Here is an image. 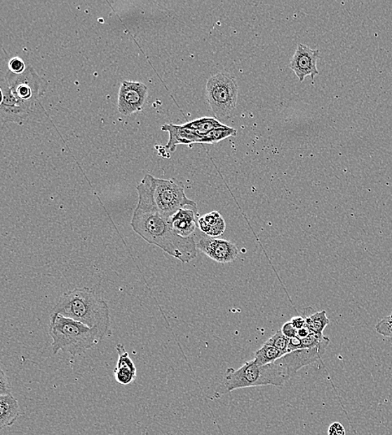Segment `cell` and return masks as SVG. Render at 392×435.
I'll use <instances>...</instances> for the list:
<instances>
[{"mask_svg":"<svg viewBox=\"0 0 392 435\" xmlns=\"http://www.w3.org/2000/svg\"><path fill=\"white\" fill-rule=\"evenodd\" d=\"M154 177L147 174L137 185L138 203L130 225L150 245L161 248L182 263H189L197 256L195 237L178 236L169 220L161 214L154 201Z\"/></svg>","mask_w":392,"mask_h":435,"instance_id":"obj_1","label":"cell"},{"mask_svg":"<svg viewBox=\"0 0 392 435\" xmlns=\"http://www.w3.org/2000/svg\"><path fill=\"white\" fill-rule=\"evenodd\" d=\"M60 314L97 329L107 337L111 334L110 311L108 304L94 290L76 288L60 297L51 315Z\"/></svg>","mask_w":392,"mask_h":435,"instance_id":"obj_2","label":"cell"},{"mask_svg":"<svg viewBox=\"0 0 392 435\" xmlns=\"http://www.w3.org/2000/svg\"><path fill=\"white\" fill-rule=\"evenodd\" d=\"M49 334L54 354L62 351L73 356L84 354L106 337L101 330L60 314L51 315Z\"/></svg>","mask_w":392,"mask_h":435,"instance_id":"obj_3","label":"cell"},{"mask_svg":"<svg viewBox=\"0 0 392 435\" xmlns=\"http://www.w3.org/2000/svg\"><path fill=\"white\" fill-rule=\"evenodd\" d=\"M285 370L276 362L267 365L256 364L254 360L248 361L238 369L228 368L225 372L223 386L224 393L239 389L259 386H276L283 388L290 381Z\"/></svg>","mask_w":392,"mask_h":435,"instance_id":"obj_4","label":"cell"},{"mask_svg":"<svg viewBox=\"0 0 392 435\" xmlns=\"http://www.w3.org/2000/svg\"><path fill=\"white\" fill-rule=\"evenodd\" d=\"M238 94L237 82L229 74L217 73L207 82L208 102L217 119H226L232 114L237 106Z\"/></svg>","mask_w":392,"mask_h":435,"instance_id":"obj_5","label":"cell"},{"mask_svg":"<svg viewBox=\"0 0 392 435\" xmlns=\"http://www.w3.org/2000/svg\"><path fill=\"white\" fill-rule=\"evenodd\" d=\"M154 198L161 214L168 220L182 208H198L197 203L187 197L184 184L174 178H154Z\"/></svg>","mask_w":392,"mask_h":435,"instance_id":"obj_6","label":"cell"},{"mask_svg":"<svg viewBox=\"0 0 392 435\" xmlns=\"http://www.w3.org/2000/svg\"><path fill=\"white\" fill-rule=\"evenodd\" d=\"M6 79L15 98L34 113L46 89V83L39 76L36 69L29 67L20 75L10 72Z\"/></svg>","mask_w":392,"mask_h":435,"instance_id":"obj_7","label":"cell"},{"mask_svg":"<svg viewBox=\"0 0 392 435\" xmlns=\"http://www.w3.org/2000/svg\"><path fill=\"white\" fill-rule=\"evenodd\" d=\"M330 342V338L325 337L317 347L289 352V354L277 360V362L284 368L287 376L290 380L302 368L316 363L319 361L322 362V356L325 354Z\"/></svg>","mask_w":392,"mask_h":435,"instance_id":"obj_8","label":"cell"},{"mask_svg":"<svg viewBox=\"0 0 392 435\" xmlns=\"http://www.w3.org/2000/svg\"><path fill=\"white\" fill-rule=\"evenodd\" d=\"M147 86L140 82L123 81L119 95V110L130 116L142 110L147 98Z\"/></svg>","mask_w":392,"mask_h":435,"instance_id":"obj_9","label":"cell"},{"mask_svg":"<svg viewBox=\"0 0 392 435\" xmlns=\"http://www.w3.org/2000/svg\"><path fill=\"white\" fill-rule=\"evenodd\" d=\"M195 241L198 250L217 263L227 264L238 258V247L231 241L208 236L204 234L195 239Z\"/></svg>","mask_w":392,"mask_h":435,"instance_id":"obj_10","label":"cell"},{"mask_svg":"<svg viewBox=\"0 0 392 435\" xmlns=\"http://www.w3.org/2000/svg\"><path fill=\"white\" fill-rule=\"evenodd\" d=\"M1 95L0 116L3 121L23 124L29 119L33 112L26 108L13 95L6 78H3L1 81Z\"/></svg>","mask_w":392,"mask_h":435,"instance_id":"obj_11","label":"cell"},{"mask_svg":"<svg viewBox=\"0 0 392 435\" xmlns=\"http://www.w3.org/2000/svg\"><path fill=\"white\" fill-rule=\"evenodd\" d=\"M319 58V50H312L311 48L303 44H299L290 64V68L300 81H304L308 76H310L311 80L313 81L315 77L319 75V71L317 69V62Z\"/></svg>","mask_w":392,"mask_h":435,"instance_id":"obj_12","label":"cell"},{"mask_svg":"<svg viewBox=\"0 0 392 435\" xmlns=\"http://www.w3.org/2000/svg\"><path fill=\"white\" fill-rule=\"evenodd\" d=\"M198 210L194 208H184L170 218L169 222L173 229L182 237L194 236L198 228Z\"/></svg>","mask_w":392,"mask_h":435,"instance_id":"obj_13","label":"cell"},{"mask_svg":"<svg viewBox=\"0 0 392 435\" xmlns=\"http://www.w3.org/2000/svg\"><path fill=\"white\" fill-rule=\"evenodd\" d=\"M162 130L169 133V141L165 147L171 152L175 151L178 145L191 146L194 143H202L203 137L185 127L184 124H165Z\"/></svg>","mask_w":392,"mask_h":435,"instance_id":"obj_14","label":"cell"},{"mask_svg":"<svg viewBox=\"0 0 392 435\" xmlns=\"http://www.w3.org/2000/svg\"><path fill=\"white\" fill-rule=\"evenodd\" d=\"M116 348L119 361L114 370L115 380L121 385L130 384L136 380L137 368L123 344L116 345Z\"/></svg>","mask_w":392,"mask_h":435,"instance_id":"obj_15","label":"cell"},{"mask_svg":"<svg viewBox=\"0 0 392 435\" xmlns=\"http://www.w3.org/2000/svg\"><path fill=\"white\" fill-rule=\"evenodd\" d=\"M20 415L18 401L12 394L0 396V428L11 427Z\"/></svg>","mask_w":392,"mask_h":435,"instance_id":"obj_16","label":"cell"},{"mask_svg":"<svg viewBox=\"0 0 392 435\" xmlns=\"http://www.w3.org/2000/svg\"><path fill=\"white\" fill-rule=\"evenodd\" d=\"M198 228L206 236L216 238L224 233L226 223L219 212L212 211L199 218Z\"/></svg>","mask_w":392,"mask_h":435,"instance_id":"obj_17","label":"cell"},{"mask_svg":"<svg viewBox=\"0 0 392 435\" xmlns=\"http://www.w3.org/2000/svg\"><path fill=\"white\" fill-rule=\"evenodd\" d=\"M313 308L308 307L304 311V319L306 321L307 328H310L313 333L318 336L324 337V330L330 321L325 311L311 313Z\"/></svg>","mask_w":392,"mask_h":435,"instance_id":"obj_18","label":"cell"},{"mask_svg":"<svg viewBox=\"0 0 392 435\" xmlns=\"http://www.w3.org/2000/svg\"><path fill=\"white\" fill-rule=\"evenodd\" d=\"M184 125L187 128L194 130L200 136L203 137L212 132V130L222 127L224 124L222 123L219 119H215V117L204 116L201 117V119L189 121V123H187Z\"/></svg>","mask_w":392,"mask_h":435,"instance_id":"obj_19","label":"cell"},{"mask_svg":"<svg viewBox=\"0 0 392 435\" xmlns=\"http://www.w3.org/2000/svg\"><path fill=\"white\" fill-rule=\"evenodd\" d=\"M285 355V352L264 343L262 347L255 352V359L252 360L255 361L256 364L263 366V365L276 362L277 360L281 359Z\"/></svg>","mask_w":392,"mask_h":435,"instance_id":"obj_20","label":"cell"},{"mask_svg":"<svg viewBox=\"0 0 392 435\" xmlns=\"http://www.w3.org/2000/svg\"><path fill=\"white\" fill-rule=\"evenodd\" d=\"M237 130L223 125L222 127L212 130V132L203 137L202 143L205 145H216V143L225 140L230 137H235Z\"/></svg>","mask_w":392,"mask_h":435,"instance_id":"obj_21","label":"cell"},{"mask_svg":"<svg viewBox=\"0 0 392 435\" xmlns=\"http://www.w3.org/2000/svg\"><path fill=\"white\" fill-rule=\"evenodd\" d=\"M269 346L277 348V349L285 352V354H288V347L290 344V338L286 337L281 330H278L276 334L273 335L271 337L268 339L265 342Z\"/></svg>","mask_w":392,"mask_h":435,"instance_id":"obj_22","label":"cell"},{"mask_svg":"<svg viewBox=\"0 0 392 435\" xmlns=\"http://www.w3.org/2000/svg\"><path fill=\"white\" fill-rule=\"evenodd\" d=\"M377 333L382 336L392 338V312L389 316H385L374 326Z\"/></svg>","mask_w":392,"mask_h":435,"instance_id":"obj_23","label":"cell"},{"mask_svg":"<svg viewBox=\"0 0 392 435\" xmlns=\"http://www.w3.org/2000/svg\"><path fill=\"white\" fill-rule=\"evenodd\" d=\"M8 69H10L11 72L16 74V75H20L27 68H26L23 60L20 58H14L8 62Z\"/></svg>","mask_w":392,"mask_h":435,"instance_id":"obj_24","label":"cell"},{"mask_svg":"<svg viewBox=\"0 0 392 435\" xmlns=\"http://www.w3.org/2000/svg\"><path fill=\"white\" fill-rule=\"evenodd\" d=\"M324 337L318 336L316 333H311L310 336L302 339V349H306V348L316 347L320 344Z\"/></svg>","mask_w":392,"mask_h":435,"instance_id":"obj_25","label":"cell"},{"mask_svg":"<svg viewBox=\"0 0 392 435\" xmlns=\"http://www.w3.org/2000/svg\"><path fill=\"white\" fill-rule=\"evenodd\" d=\"M0 374H1V375H0V396L11 394L12 388L11 382L8 380L3 369H1V373H0Z\"/></svg>","mask_w":392,"mask_h":435,"instance_id":"obj_26","label":"cell"},{"mask_svg":"<svg viewBox=\"0 0 392 435\" xmlns=\"http://www.w3.org/2000/svg\"><path fill=\"white\" fill-rule=\"evenodd\" d=\"M281 332L285 335L286 337L290 339L297 336V329H296L291 321H287L286 323L283 325Z\"/></svg>","mask_w":392,"mask_h":435,"instance_id":"obj_27","label":"cell"},{"mask_svg":"<svg viewBox=\"0 0 392 435\" xmlns=\"http://www.w3.org/2000/svg\"><path fill=\"white\" fill-rule=\"evenodd\" d=\"M328 435H346V429L339 422H334L329 427Z\"/></svg>","mask_w":392,"mask_h":435,"instance_id":"obj_28","label":"cell"},{"mask_svg":"<svg viewBox=\"0 0 392 435\" xmlns=\"http://www.w3.org/2000/svg\"><path fill=\"white\" fill-rule=\"evenodd\" d=\"M302 339H300L297 336L290 339V344L288 347V351H287L288 352V354L289 352H294L295 350L302 349Z\"/></svg>","mask_w":392,"mask_h":435,"instance_id":"obj_29","label":"cell"},{"mask_svg":"<svg viewBox=\"0 0 392 435\" xmlns=\"http://www.w3.org/2000/svg\"><path fill=\"white\" fill-rule=\"evenodd\" d=\"M290 321L292 324L294 325L295 328L297 330L303 328L304 326H306V319H304V317L303 316H295L290 320Z\"/></svg>","mask_w":392,"mask_h":435,"instance_id":"obj_30","label":"cell"},{"mask_svg":"<svg viewBox=\"0 0 392 435\" xmlns=\"http://www.w3.org/2000/svg\"><path fill=\"white\" fill-rule=\"evenodd\" d=\"M311 333L312 332L311 329L307 328L306 326H304L303 328L297 330V337H299L300 339L306 338L308 336H310Z\"/></svg>","mask_w":392,"mask_h":435,"instance_id":"obj_31","label":"cell"}]
</instances>
